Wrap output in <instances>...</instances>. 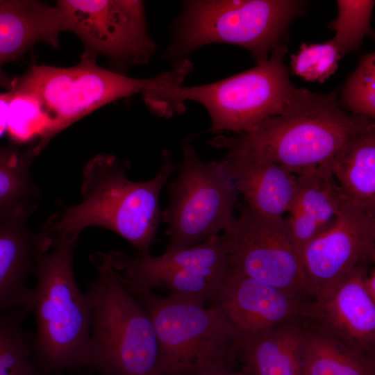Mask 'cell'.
Segmentation results:
<instances>
[{
	"instance_id": "obj_1",
	"label": "cell",
	"mask_w": 375,
	"mask_h": 375,
	"mask_svg": "<svg viewBox=\"0 0 375 375\" xmlns=\"http://www.w3.org/2000/svg\"><path fill=\"white\" fill-rule=\"evenodd\" d=\"M162 156V165L153 178L133 181L127 176L129 160L110 153L95 155L83 169L82 201L64 206L41 231L51 242L77 241L85 228L99 226L126 240L138 252H149L161 221L160 192L179 167L169 151L163 150Z\"/></svg>"
},
{
	"instance_id": "obj_2",
	"label": "cell",
	"mask_w": 375,
	"mask_h": 375,
	"mask_svg": "<svg viewBox=\"0 0 375 375\" xmlns=\"http://www.w3.org/2000/svg\"><path fill=\"white\" fill-rule=\"evenodd\" d=\"M338 92L316 93L297 88L284 110L251 130L219 135L209 144L226 151L269 160L296 175L326 164L347 142L375 126L338 101Z\"/></svg>"
},
{
	"instance_id": "obj_3",
	"label": "cell",
	"mask_w": 375,
	"mask_h": 375,
	"mask_svg": "<svg viewBox=\"0 0 375 375\" xmlns=\"http://www.w3.org/2000/svg\"><path fill=\"white\" fill-rule=\"evenodd\" d=\"M76 242L55 240L36 260L33 362L42 375H62L86 365L93 308L89 295L76 284Z\"/></svg>"
},
{
	"instance_id": "obj_4",
	"label": "cell",
	"mask_w": 375,
	"mask_h": 375,
	"mask_svg": "<svg viewBox=\"0 0 375 375\" xmlns=\"http://www.w3.org/2000/svg\"><path fill=\"white\" fill-rule=\"evenodd\" d=\"M287 52L281 45L268 60L241 73L201 85H160L147 90L143 99L151 110L164 117L183 112L186 101H196L208 111L212 133L247 132L280 115L292 98L297 88L284 63Z\"/></svg>"
},
{
	"instance_id": "obj_5",
	"label": "cell",
	"mask_w": 375,
	"mask_h": 375,
	"mask_svg": "<svg viewBox=\"0 0 375 375\" xmlns=\"http://www.w3.org/2000/svg\"><path fill=\"white\" fill-rule=\"evenodd\" d=\"M89 259L97 276L87 284L93 311L85 367L97 375H162L146 310L120 283L108 253Z\"/></svg>"
},
{
	"instance_id": "obj_6",
	"label": "cell",
	"mask_w": 375,
	"mask_h": 375,
	"mask_svg": "<svg viewBox=\"0 0 375 375\" xmlns=\"http://www.w3.org/2000/svg\"><path fill=\"white\" fill-rule=\"evenodd\" d=\"M297 0H197L185 3L165 58L176 65L193 51L212 43L247 49L256 64L284 45L292 22L304 12Z\"/></svg>"
},
{
	"instance_id": "obj_7",
	"label": "cell",
	"mask_w": 375,
	"mask_h": 375,
	"mask_svg": "<svg viewBox=\"0 0 375 375\" xmlns=\"http://www.w3.org/2000/svg\"><path fill=\"white\" fill-rule=\"evenodd\" d=\"M174 76L172 70L135 78L102 68L96 60L81 58L78 64L69 67L34 65L15 77L8 92L35 101L46 118V126L34 146L38 155L55 135L96 110L168 83Z\"/></svg>"
},
{
	"instance_id": "obj_8",
	"label": "cell",
	"mask_w": 375,
	"mask_h": 375,
	"mask_svg": "<svg viewBox=\"0 0 375 375\" xmlns=\"http://www.w3.org/2000/svg\"><path fill=\"white\" fill-rule=\"evenodd\" d=\"M133 296L148 313L159 349L162 375H190L208 364H236L231 331L200 301L153 291Z\"/></svg>"
},
{
	"instance_id": "obj_9",
	"label": "cell",
	"mask_w": 375,
	"mask_h": 375,
	"mask_svg": "<svg viewBox=\"0 0 375 375\" xmlns=\"http://www.w3.org/2000/svg\"><path fill=\"white\" fill-rule=\"evenodd\" d=\"M169 203L161 212L167 226L165 251L199 244L224 231L238 203L239 194L223 162L202 160L195 149L183 147L177 177L167 185Z\"/></svg>"
},
{
	"instance_id": "obj_10",
	"label": "cell",
	"mask_w": 375,
	"mask_h": 375,
	"mask_svg": "<svg viewBox=\"0 0 375 375\" xmlns=\"http://www.w3.org/2000/svg\"><path fill=\"white\" fill-rule=\"evenodd\" d=\"M112 266L131 294L164 288L169 294L208 306L230 269L228 249L222 233L190 248L160 256L121 251L108 252Z\"/></svg>"
},
{
	"instance_id": "obj_11",
	"label": "cell",
	"mask_w": 375,
	"mask_h": 375,
	"mask_svg": "<svg viewBox=\"0 0 375 375\" xmlns=\"http://www.w3.org/2000/svg\"><path fill=\"white\" fill-rule=\"evenodd\" d=\"M236 208L239 215L223 231L230 267L289 294L307 297L301 256L285 217L260 215L243 202Z\"/></svg>"
},
{
	"instance_id": "obj_12",
	"label": "cell",
	"mask_w": 375,
	"mask_h": 375,
	"mask_svg": "<svg viewBox=\"0 0 375 375\" xmlns=\"http://www.w3.org/2000/svg\"><path fill=\"white\" fill-rule=\"evenodd\" d=\"M67 27L84 45L81 58L103 56L119 66L147 64L156 45L144 3L137 0H59Z\"/></svg>"
},
{
	"instance_id": "obj_13",
	"label": "cell",
	"mask_w": 375,
	"mask_h": 375,
	"mask_svg": "<svg viewBox=\"0 0 375 375\" xmlns=\"http://www.w3.org/2000/svg\"><path fill=\"white\" fill-rule=\"evenodd\" d=\"M308 301L307 297L289 294L230 267L208 306L228 327L235 345L285 323L304 319Z\"/></svg>"
},
{
	"instance_id": "obj_14",
	"label": "cell",
	"mask_w": 375,
	"mask_h": 375,
	"mask_svg": "<svg viewBox=\"0 0 375 375\" xmlns=\"http://www.w3.org/2000/svg\"><path fill=\"white\" fill-rule=\"evenodd\" d=\"M301 259L310 299L357 267L374 265L375 215L343 199L335 222L303 248Z\"/></svg>"
},
{
	"instance_id": "obj_15",
	"label": "cell",
	"mask_w": 375,
	"mask_h": 375,
	"mask_svg": "<svg viewBox=\"0 0 375 375\" xmlns=\"http://www.w3.org/2000/svg\"><path fill=\"white\" fill-rule=\"evenodd\" d=\"M369 266L357 267L310 298L304 319L352 349L375 356V301L363 286Z\"/></svg>"
},
{
	"instance_id": "obj_16",
	"label": "cell",
	"mask_w": 375,
	"mask_h": 375,
	"mask_svg": "<svg viewBox=\"0 0 375 375\" xmlns=\"http://www.w3.org/2000/svg\"><path fill=\"white\" fill-rule=\"evenodd\" d=\"M28 217L0 220V316L12 310L31 312L33 290L28 285L35 274L36 260L51 248V242L42 231L27 226Z\"/></svg>"
},
{
	"instance_id": "obj_17",
	"label": "cell",
	"mask_w": 375,
	"mask_h": 375,
	"mask_svg": "<svg viewBox=\"0 0 375 375\" xmlns=\"http://www.w3.org/2000/svg\"><path fill=\"white\" fill-rule=\"evenodd\" d=\"M67 31L63 14L57 6L34 0H0V88L10 90L15 78L3 67L22 58L38 42L54 48Z\"/></svg>"
},
{
	"instance_id": "obj_18",
	"label": "cell",
	"mask_w": 375,
	"mask_h": 375,
	"mask_svg": "<svg viewBox=\"0 0 375 375\" xmlns=\"http://www.w3.org/2000/svg\"><path fill=\"white\" fill-rule=\"evenodd\" d=\"M221 160L248 208L268 217L288 214L296 197L297 175L247 153L226 151Z\"/></svg>"
},
{
	"instance_id": "obj_19",
	"label": "cell",
	"mask_w": 375,
	"mask_h": 375,
	"mask_svg": "<svg viewBox=\"0 0 375 375\" xmlns=\"http://www.w3.org/2000/svg\"><path fill=\"white\" fill-rule=\"evenodd\" d=\"M294 201L285 219L301 253L336 221L343 198L327 163L297 175Z\"/></svg>"
},
{
	"instance_id": "obj_20",
	"label": "cell",
	"mask_w": 375,
	"mask_h": 375,
	"mask_svg": "<svg viewBox=\"0 0 375 375\" xmlns=\"http://www.w3.org/2000/svg\"><path fill=\"white\" fill-rule=\"evenodd\" d=\"M306 339L304 319L285 323L233 345L237 366L247 375H302Z\"/></svg>"
},
{
	"instance_id": "obj_21",
	"label": "cell",
	"mask_w": 375,
	"mask_h": 375,
	"mask_svg": "<svg viewBox=\"0 0 375 375\" xmlns=\"http://www.w3.org/2000/svg\"><path fill=\"white\" fill-rule=\"evenodd\" d=\"M326 163L343 199L375 215V126L347 142Z\"/></svg>"
},
{
	"instance_id": "obj_22",
	"label": "cell",
	"mask_w": 375,
	"mask_h": 375,
	"mask_svg": "<svg viewBox=\"0 0 375 375\" xmlns=\"http://www.w3.org/2000/svg\"><path fill=\"white\" fill-rule=\"evenodd\" d=\"M306 324L302 375H375V356L355 351L322 330Z\"/></svg>"
},
{
	"instance_id": "obj_23",
	"label": "cell",
	"mask_w": 375,
	"mask_h": 375,
	"mask_svg": "<svg viewBox=\"0 0 375 375\" xmlns=\"http://www.w3.org/2000/svg\"><path fill=\"white\" fill-rule=\"evenodd\" d=\"M35 156L34 147L26 150L0 147V220L28 218L35 210L39 191L30 175Z\"/></svg>"
},
{
	"instance_id": "obj_24",
	"label": "cell",
	"mask_w": 375,
	"mask_h": 375,
	"mask_svg": "<svg viewBox=\"0 0 375 375\" xmlns=\"http://www.w3.org/2000/svg\"><path fill=\"white\" fill-rule=\"evenodd\" d=\"M27 313L16 310L0 316V375H42L33 362L34 334L24 327Z\"/></svg>"
},
{
	"instance_id": "obj_25",
	"label": "cell",
	"mask_w": 375,
	"mask_h": 375,
	"mask_svg": "<svg viewBox=\"0 0 375 375\" xmlns=\"http://www.w3.org/2000/svg\"><path fill=\"white\" fill-rule=\"evenodd\" d=\"M375 1L338 0V17L331 24L332 40L340 58L358 50L365 36H372L371 19Z\"/></svg>"
},
{
	"instance_id": "obj_26",
	"label": "cell",
	"mask_w": 375,
	"mask_h": 375,
	"mask_svg": "<svg viewBox=\"0 0 375 375\" xmlns=\"http://www.w3.org/2000/svg\"><path fill=\"white\" fill-rule=\"evenodd\" d=\"M340 106L352 115L375 119V53L363 54L347 80Z\"/></svg>"
},
{
	"instance_id": "obj_27",
	"label": "cell",
	"mask_w": 375,
	"mask_h": 375,
	"mask_svg": "<svg viewBox=\"0 0 375 375\" xmlns=\"http://www.w3.org/2000/svg\"><path fill=\"white\" fill-rule=\"evenodd\" d=\"M292 74L310 82L324 83L335 74L341 58L330 40L322 44L302 43L297 54H292Z\"/></svg>"
},
{
	"instance_id": "obj_28",
	"label": "cell",
	"mask_w": 375,
	"mask_h": 375,
	"mask_svg": "<svg viewBox=\"0 0 375 375\" xmlns=\"http://www.w3.org/2000/svg\"><path fill=\"white\" fill-rule=\"evenodd\" d=\"M236 365L228 362H215L203 366L190 375H247Z\"/></svg>"
},
{
	"instance_id": "obj_29",
	"label": "cell",
	"mask_w": 375,
	"mask_h": 375,
	"mask_svg": "<svg viewBox=\"0 0 375 375\" xmlns=\"http://www.w3.org/2000/svg\"><path fill=\"white\" fill-rule=\"evenodd\" d=\"M363 286L369 297L375 301V269L373 267L369 269L363 280Z\"/></svg>"
},
{
	"instance_id": "obj_30",
	"label": "cell",
	"mask_w": 375,
	"mask_h": 375,
	"mask_svg": "<svg viewBox=\"0 0 375 375\" xmlns=\"http://www.w3.org/2000/svg\"></svg>"
}]
</instances>
